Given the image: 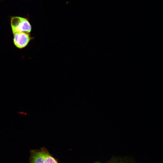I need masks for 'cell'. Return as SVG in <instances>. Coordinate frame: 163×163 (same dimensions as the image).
Instances as JSON below:
<instances>
[{
  "mask_svg": "<svg viewBox=\"0 0 163 163\" xmlns=\"http://www.w3.org/2000/svg\"><path fill=\"white\" fill-rule=\"evenodd\" d=\"M31 163H47L44 152H38L34 153L32 157Z\"/></svg>",
  "mask_w": 163,
  "mask_h": 163,
  "instance_id": "cell-3",
  "label": "cell"
},
{
  "mask_svg": "<svg viewBox=\"0 0 163 163\" xmlns=\"http://www.w3.org/2000/svg\"><path fill=\"white\" fill-rule=\"evenodd\" d=\"M47 163H58L56 160L48 153L44 152Z\"/></svg>",
  "mask_w": 163,
  "mask_h": 163,
  "instance_id": "cell-4",
  "label": "cell"
},
{
  "mask_svg": "<svg viewBox=\"0 0 163 163\" xmlns=\"http://www.w3.org/2000/svg\"><path fill=\"white\" fill-rule=\"evenodd\" d=\"M11 26L13 34L17 32L30 33L32 27L28 19L19 16H13L11 18Z\"/></svg>",
  "mask_w": 163,
  "mask_h": 163,
  "instance_id": "cell-1",
  "label": "cell"
},
{
  "mask_svg": "<svg viewBox=\"0 0 163 163\" xmlns=\"http://www.w3.org/2000/svg\"><path fill=\"white\" fill-rule=\"evenodd\" d=\"M13 34V43L17 48L22 49L26 47L34 37L31 36L30 33L17 32Z\"/></svg>",
  "mask_w": 163,
  "mask_h": 163,
  "instance_id": "cell-2",
  "label": "cell"
}]
</instances>
